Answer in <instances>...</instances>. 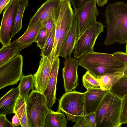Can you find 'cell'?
Masks as SVG:
<instances>
[{"instance_id": "1", "label": "cell", "mask_w": 127, "mask_h": 127, "mask_svg": "<svg viewBox=\"0 0 127 127\" xmlns=\"http://www.w3.org/2000/svg\"><path fill=\"white\" fill-rule=\"evenodd\" d=\"M107 35L105 46L127 43V4L117 2L109 4L105 12Z\"/></svg>"}, {"instance_id": "2", "label": "cell", "mask_w": 127, "mask_h": 127, "mask_svg": "<svg viewBox=\"0 0 127 127\" xmlns=\"http://www.w3.org/2000/svg\"><path fill=\"white\" fill-rule=\"evenodd\" d=\"M125 96L107 91L95 113L96 127H121Z\"/></svg>"}, {"instance_id": "3", "label": "cell", "mask_w": 127, "mask_h": 127, "mask_svg": "<svg viewBox=\"0 0 127 127\" xmlns=\"http://www.w3.org/2000/svg\"><path fill=\"white\" fill-rule=\"evenodd\" d=\"M79 65L97 78L104 74L125 68V63L121 62L112 54L89 52L79 58Z\"/></svg>"}, {"instance_id": "4", "label": "cell", "mask_w": 127, "mask_h": 127, "mask_svg": "<svg viewBox=\"0 0 127 127\" xmlns=\"http://www.w3.org/2000/svg\"><path fill=\"white\" fill-rule=\"evenodd\" d=\"M26 110L30 127H44L49 109L43 94L32 91L26 102Z\"/></svg>"}, {"instance_id": "5", "label": "cell", "mask_w": 127, "mask_h": 127, "mask_svg": "<svg viewBox=\"0 0 127 127\" xmlns=\"http://www.w3.org/2000/svg\"><path fill=\"white\" fill-rule=\"evenodd\" d=\"M85 93L75 91L66 92L59 100L57 110L66 115L67 121L75 122L84 114Z\"/></svg>"}, {"instance_id": "6", "label": "cell", "mask_w": 127, "mask_h": 127, "mask_svg": "<svg viewBox=\"0 0 127 127\" xmlns=\"http://www.w3.org/2000/svg\"><path fill=\"white\" fill-rule=\"evenodd\" d=\"M102 24L97 21L87 28L77 39L74 49V57L78 59L90 52L94 51L96 40L104 31Z\"/></svg>"}, {"instance_id": "7", "label": "cell", "mask_w": 127, "mask_h": 127, "mask_svg": "<svg viewBox=\"0 0 127 127\" xmlns=\"http://www.w3.org/2000/svg\"><path fill=\"white\" fill-rule=\"evenodd\" d=\"M23 58L19 53L0 66V89L16 84L23 76Z\"/></svg>"}, {"instance_id": "8", "label": "cell", "mask_w": 127, "mask_h": 127, "mask_svg": "<svg viewBox=\"0 0 127 127\" xmlns=\"http://www.w3.org/2000/svg\"><path fill=\"white\" fill-rule=\"evenodd\" d=\"M96 0L86 3L73 11L76 15L78 30V37L92 23L96 21L99 12Z\"/></svg>"}, {"instance_id": "9", "label": "cell", "mask_w": 127, "mask_h": 127, "mask_svg": "<svg viewBox=\"0 0 127 127\" xmlns=\"http://www.w3.org/2000/svg\"><path fill=\"white\" fill-rule=\"evenodd\" d=\"M18 0H11L4 8L0 28V42L2 46L11 42Z\"/></svg>"}, {"instance_id": "10", "label": "cell", "mask_w": 127, "mask_h": 127, "mask_svg": "<svg viewBox=\"0 0 127 127\" xmlns=\"http://www.w3.org/2000/svg\"><path fill=\"white\" fill-rule=\"evenodd\" d=\"M69 0H61L58 17L60 21V38L56 48L55 59L58 56L61 45L71 27L74 14Z\"/></svg>"}, {"instance_id": "11", "label": "cell", "mask_w": 127, "mask_h": 127, "mask_svg": "<svg viewBox=\"0 0 127 127\" xmlns=\"http://www.w3.org/2000/svg\"><path fill=\"white\" fill-rule=\"evenodd\" d=\"M62 69L64 85L65 92L71 91L79 85L77 73L78 60L69 56L64 59Z\"/></svg>"}, {"instance_id": "12", "label": "cell", "mask_w": 127, "mask_h": 127, "mask_svg": "<svg viewBox=\"0 0 127 127\" xmlns=\"http://www.w3.org/2000/svg\"><path fill=\"white\" fill-rule=\"evenodd\" d=\"M61 3V0H46L30 19L28 28L39 21L42 22L51 18L55 19L59 14Z\"/></svg>"}, {"instance_id": "13", "label": "cell", "mask_w": 127, "mask_h": 127, "mask_svg": "<svg viewBox=\"0 0 127 127\" xmlns=\"http://www.w3.org/2000/svg\"><path fill=\"white\" fill-rule=\"evenodd\" d=\"M52 63L48 57L41 56L38 68L34 75L35 91L44 94L49 80Z\"/></svg>"}, {"instance_id": "14", "label": "cell", "mask_w": 127, "mask_h": 127, "mask_svg": "<svg viewBox=\"0 0 127 127\" xmlns=\"http://www.w3.org/2000/svg\"><path fill=\"white\" fill-rule=\"evenodd\" d=\"M60 63L59 57H57L52 63L48 82L43 94L46 99L49 109H51L56 102L57 80Z\"/></svg>"}, {"instance_id": "15", "label": "cell", "mask_w": 127, "mask_h": 127, "mask_svg": "<svg viewBox=\"0 0 127 127\" xmlns=\"http://www.w3.org/2000/svg\"><path fill=\"white\" fill-rule=\"evenodd\" d=\"M78 35V30L76 16L74 13L71 27L61 45L58 57L61 56L65 59L68 56H71L74 50Z\"/></svg>"}, {"instance_id": "16", "label": "cell", "mask_w": 127, "mask_h": 127, "mask_svg": "<svg viewBox=\"0 0 127 127\" xmlns=\"http://www.w3.org/2000/svg\"><path fill=\"white\" fill-rule=\"evenodd\" d=\"M107 92L102 90L100 88L87 90L85 92V115L95 112Z\"/></svg>"}, {"instance_id": "17", "label": "cell", "mask_w": 127, "mask_h": 127, "mask_svg": "<svg viewBox=\"0 0 127 127\" xmlns=\"http://www.w3.org/2000/svg\"><path fill=\"white\" fill-rule=\"evenodd\" d=\"M19 95L18 86L14 87L0 99V114L9 115L13 113L15 106Z\"/></svg>"}, {"instance_id": "18", "label": "cell", "mask_w": 127, "mask_h": 127, "mask_svg": "<svg viewBox=\"0 0 127 127\" xmlns=\"http://www.w3.org/2000/svg\"><path fill=\"white\" fill-rule=\"evenodd\" d=\"M30 46L20 42L17 39L0 50V66L5 63L23 49Z\"/></svg>"}, {"instance_id": "19", "label": "cell", "mask_w": 127, "mask_h": 127, "mask_svg": "<svg viewBox=\"0 0 127 127\" xmlns=\"http://www.w3.org/2000/svg\"><path fill=\"white\" fill-rule=\"evenodd\" d=\"M125 68L104 74L98 77L97 78L100 88L104 91L110 90L113 86L123 76Z\"/></svg>"}, {"instance_id": "20", "label": "cell", "mask_w": 127, "mask_h": 127, "mask_svg": "<svg viewBox=\"0 0 127 127\" xmlns=\"http://www.w3.org/2000/svg\"><path fill=\"white\" fill-rule=\"evenodd\" d=\"M67 121L63 113L50 109L46 116L44 127H66Z\"/></svg>"}, {"instance_id": "21", "label": "cell", "mask_w": 127, "mask_h": 127, "mask_svg": "<svg viewBox=\"0 0 127 127\" xmlns=\"http://www.w3.org/2000/svg\"><path fill=\"white\" fill-rule=\"evenodd\" d=\"M43 26L41 22L39 21L36 22L27 28L25 33L18 38V41L22 43L30 46L35 42L38 34Z\"/></svg>"}, {"instance_id": "22", "label": "cell", "mask_w": 127, "mask_h": 127, "mask_svg": "<svg viewBox=\"0 0 127 127\" xmlns=\"http://www.w3.org/2000/svg\"><path fill=\"white\" fill-rule=\"evenodd\" d=\"M28 0H18L15 15L12 37L22 28L23 16L25 9L29 6Z\"/></svg>"}, {"instance_id": "23", "label": "cell", "mask_w": 127, "mask_h": 127, "mask_svg": "<svg viewBox=\"0 0 127 127\" xmlns=\"http://www.w3.org/2000/svg\"><path fill=\"white\" fill-rule=\"evenodd\" d=\"M34 75L30 74L23 75L20 80L19 84V96L23 98L27 102L28 97V94L30 90H34Z\"/></svg>"}, {"instance_id": "24", "label": "cell", "mask_w": 127, "mask_h": 127, "mask_svg": "<svg viewBox=\"0 0 127 127\" xmlns=\"http://www.w3.org/2000/svg\"><path fill=\"white\" fill-rule=\"evenodd\" d=\"M82 82L83 86L87 90L100 88L97 79L88 71L83 76Z\"/></svg>"}, {"instance_id": "25", "label": "cell", "mask_w": 127, "mask_h": 127, "mask_svg": "<svg viewBox=\"0 0 127 127\" xmlns=\"http://www.w3.org/2000/svg\"><path fill=\"white\" fill-rule=\"evenodd\" d=\"M110 90L119 95L124 96L127 94V77H122L112 87Z\"/></svg>"}, {"instance_id": "26", "label": "cell", "mask_w": 127, "mask_h": 127, "mask_svg": "<svg viewBox=\"0 0 127 127\" xmlns=\"http://www.w3.org/2000/svg\"><path fill=\"white\" fill-rule=\"evenodd\" d=\"M56 26L52 30L47 38L43 49L41 50L40 56L49 57L52 51L54 42Z\"/></svg>"}, {"instance_id": "27", "label": "cell", "mask_w": 127, "mask_h": 127, "mask_svg": "<svg viewBox=\"0 0 127 127\" xmlns=\"http://www.w3.org/2000/svg\"><path fill=\"white\" fill-rule=\"evenodd\" d=\"M26 102H25L18 109L15 114L18 117L22 127H30L27 115Z\"/></svg>"}, {"instance_id": "28", "label": "cell", "mask_w": 127, "mask_h": 127, "mask_svg": "<svg viewBox=\"0 0 127 127\" xmlns=\"http://www.w3.org/2000/svg\"><path fill=\"white\" fill-rule=\"evenodd\" d=\"M47 39V31L45 27L43 26L38 34L35 42L37 43V47L41 50L43 48Z\"/></svg>"}, {"instance_id": "29", "label": "cell", "mask_w": 127, "mask_h": 127, "mask_svg": "<svg viewBox=\"0 0 127 127\" xmlns=\"http://www.w3.org/2000/svg\"><path fill=\"white\" fill-rule=\"evenodd\" d=\"M42 23L46 29L47 39L52 30L56 26V21L54 19L51 18Z\"/></svg>"}, {"instance_id": "30", "label": "cell", "mask_w": 127, "mask_h": 127, "mask_svg": "<svg viewBox=\"0 0 127 127\" xmlns=\"http://www.w3.org/2000/svg\"><path fill=\"white\" fill-rule=\"evenodd\" d=\"M84 117L88 127H96L95 112L85 115Z\"/></svg>"}, {"instance_id": "31", "label": "cell", "mask_w": 127, "mask_h": 127, "mask_svg": "<svg viewBox=\"0 0 127 127\" xmlns=\"http://www.w3.org/2000/svg\"><path fill=\"white\" fill-rule=\"evenodd\" d=\"M112 54L121 62L127 63V53L122 51H118Z\"/></svg>"}, {"instance_id": "32", "label": "cell", "mask_w": 127, "mask_h": 127, "mask_svg": "<svg viewBox=\"0 0 127 127\" xmlns=\"http://www.w3.org/2000/svg\"><path fill=\"white\" fill-rule=\"evenodd\" d=\"M74 127H88L84 116H79L76 119Z\"/></svg>"}, {"instance_id": "33", "label": "cell", "mask_w": 127, "mask_h": 127, "mask_svg": "<svg viewBox=\"0 0 127 127\" xmlns=\"http://www.w3.org/2000/svg\"><path fill=\"white\" fill-rule=\"evenodd\" d=\"M13 127L12 123L6 118V115L0 114V127Z\"/></svg>"}, {"instance_id": "34", "label": "cell", "mask_w": 127, "mask_h": 127, "mask_svg": "<svg viewBox=\"0 0 127 127\" xmlns=\"http://www.w3.org/2000/svg\"><path fill=\"white\" fill-rule=\"evenodd\" d=\"M126 99L122 113L121 122L122 124H127V94L124 96Z\"/></svg>"}, {"instance_id": "35", "label": "cell", "mask_w": 127, "mask_h": 127, "mask_svg": "<svg viewBox=\"0 0 127 127\" xmlns=\"http://www.w3.org/2000/svg\"><path fill=\"white\" fill-rule=\"evenodd\" d=\"M75 10H76L80 7L92 0H69Z\"/></svg>"}, {"instance_id": "36", "label": "cell", "mask_w": 127, "mask_h": 127, "mask_svg": "<svg viewBox=\"0 0 127 127\" xmlns=\"http://www.w3.org/2000/svg\"><path fill=\"white\" fill-rule=\"evenodd\" d=\"M25 102H26L25 100L19 96L16 101L13 113L15 114L18 109Z\"/></svg>"}, {"instance_id": "37", "label": "cell", "mask_w": 127, "mask_h": 127, "mask_svg": "<svg viewBox=\"0 0 127 127\" xmlns=\"http://www.w3.org/2000/svg\"><path fill=\"white\" fill-rule=\"evenodd\" d=\"M12 124L13 127L18 126L21 125L20 120L16 114H15L12 117Z\"/></svg>"}, {"instance_id": "38", "label": "cell", "mask_w": 127, "mask_h": 127, "mask_svg": "<svg viewBox=\"0 0 127 127\" xmlns=\"http://www.w3.org/2000/svg\"><path fill=\"white\" fill-rule=\"evenodd\" d=\"M11 0H0V14Z\"/></svg>"}, {"instance_id": "39", "label": "cell", "mask_w": 127, "mask_h": 127, "mask_svg": "<svg viewBox=\"0 0 127 127\" xmlns=\"http://www.w3.org/2000/svg\"><path fill=\"white\" fill-rule=\"evenodd\" d=\"M126 64V67L124 72V74L122 77H127V63Z\"/></svg>"}, {"instance_id": "40", "label": "cell", "mask_w": 127, "mask_h": 127, "mask_svg": "<svg viewBox=\"0 0 127 127\" xmlns=\"http://www.w3.org/2000/svg\"><path fill=\"white\" fill-rule=\"evenodd\" d=\"M126 53H127V43H126Z\"/></svg>"}]
</instances>
